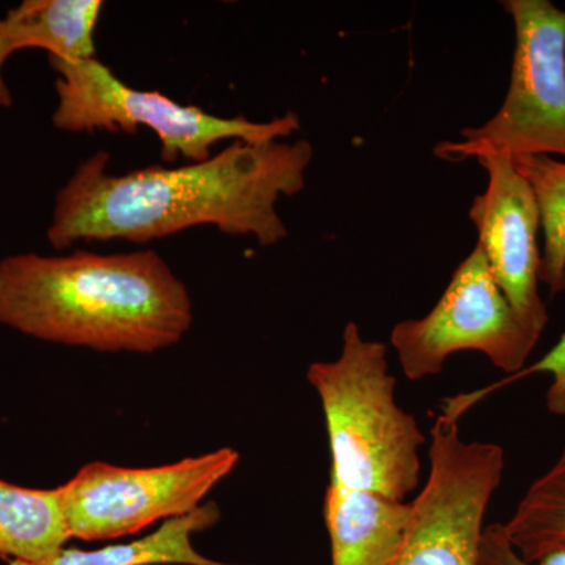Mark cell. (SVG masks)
<instances>
[{"label": "cell", "mask_w": 565, "mask_h": 565, "mask_svg": "<svg viewBox=\"0 0 565 565\" xmlns=\"http://www.w3.org/2000/svg\"><path fill=\"white\" fill-rule=\"evenodd\" d=\"M50 65L57 73V106L52 114L55 128L71 134H136L147 128L161 141L166 163L206 161L221 141L266 143L300 129L294 111L266 122L223 118L202 107L177 103L161 92L129 87L96 57L76 63L50 58Z\"/></svg>", "instance_id": "obj_4"}, {"label": "cell", "mask_w": 565, "mask_h": 565, "mask_svg": "<svg viewBox=\"0 0 565 565\" xmlns=\"http://www.w3.org/2000/svg\"><path fill=\"white\" fill-rule=\"evenodd\" d=\"M515 25L511 87L503 106L455 143H438L440 159L487 154L565 158V11L548 0L501 3Z\"/></svg>", "instance_id": "obj_5"}, {"label": "cell", "mask_w": 565, "mask_h": 565, "mask_svg": "<svg viewBox=\"0 0 565 565\" xmlns=\"http://www.w3.org/2000/svg\"><path fill=\"white\" fill-rule=\"evenodd\" d=\"M512 161L533 188L541 211L545 247L539 281L556 296L565 291V161L552 156H519Z\"/></svg>", "instance_id": "obj_15"}, {"label": "cell", "mask_w": 565, "mask_h": 565, "mask_svg": "<svg viewBox=\"0 0 565 565\" xmlns=\"http://www.w3.org/2000/svg\"><path fill=\"white\" fill-rule=\"evenodd\" d=\"M239 463V452L221 448L180 462L126 468L106 462L84 465L57 487L71 537L110 541L140 533L163 519L200 508L203 498Z\"/></svg>", "instance_id": "obj_7"}, {"label": "cell", "mask_w": 565, "mask_h": 565, "mask_svg": "<svg viewBox=\"0 0 565 565\" xmlns=\"http://www.w3.org/2000/svg\"><path fill=\"white\" fill-rule=\"evenodd\" d=\"M534 374H548L552 377V384H550L545 394L546 408H548L550 414L565 416V333L552 351L546 352L539 362L525 366V370L520 371V373L508 375L497 385L487 386V388L479 390V392L451 397L452 408L457 414L463 415L471 405L478 403L487 394Z\"/></svg>", "instance_id": "obj_16"}, {"label": "cell", "mask_w": 565, "mask_h": 565, "mask_svg": "<svg viewBox=\"0 0 565 565\" xmlns=\"http://www.w3.org/2000/svg\"><path fill=\"white\" fill-rule=\"evenodd\" d=\"M503 526L509 542L526 563L565 553V445L553 467L535 479Z\"/></svg>", "instance_id": "obj_14"}, {"label": "cell", "mask_w": 565, "mask_h": 565, "mask_svg": "<svg viewBox=\"0 0 565 565\" xmlns=\"http://www.w3.org/2000/svg\"><path fill=\"white\" fill-rule=\"evenodd\" d=\"M429 462L393 565H478L487 508L503 481L504 449L465 441L459 419L441 414L430 429Z\"/></svg>", "instance_id": "obj_6"}, {"label": "cell", "mask_w": 565, "mask_h": 565, "mask_svg": "<svg viewBox=\"0 0 565 565\" xmlns=\"http://www.w3.org/2000/svg\"><path fill=\"white\" fill-rule=\"evenodd\" d=\"M478 161L489 173L486 192L476 196L470 207L478 244L505 299L541 340L548 313L537 289L541 269L537 200L511 156L498 152L482 156Z\"/></svg>", "instance_id": "obj_9"}, {"label": "cell", "mask_w": 565, "mask_h": 565, "mask_svg": "<svg viewBox=\"0 0 565 565\" xmlns=\"http://www.w3.org/2000/svg\"><path fill=\"white\" fill-rule=\"evenodd\" d=\"M221 519L217 504L200 505L191 514L167 520L156 533L128 544L99 550L58 548L31 565H236L211 559L196 552L192 535Z\"/></svg>", "instance_id": "obj_12"}, {"label": "cell", "mask_w": 565, "mask_h": 565, "mask_svg": "<svg viewBox=\"0 0 565 565\" xmlns=\"http://www.w3.org/2000/svg\"><path fill=\"white\" fill-rule=\"evenodd\" d=\"M411 504L329 482L323 520L332 565H393L411 520Z\"/></svg>", "instance_id": "obj_10"}, {"label": "cell", "mask_w": 565, "mask_h": 565, "mask_svg": "<svg viewBox=\"0 0 565 565\" xmlns=\"http://www.w3.org/2000/svg\"><path fill=\"white\" fill-rule=\"evenodd\" d=\"M103 7L102 0H24L7 11L3 31L13 52L43 50L62 62L92 61Z\"/></svg>", "instance_id": "obj_11"}, {"label": "cell", "mask_w": 565, "mask_h": 565, "mask_svg": "<svg viewBox=\"0 0 565 565\" xmlns=\"http://www.w3.org/2000/svg\"><path fill=\"white\" fill-rule=\"evenodd\" d=\"M191 294L154 250L0 262V323L47 343L154 353L191 330Z\"/></svg>", "instance_id": "obj_2"}, {"label": "cell", "mask_w": 565, "mask_h": 565, "mask_svg": "<svg viewBox=\"0 0 565 565\" xmlns=\"http://www.w3.org/2000/svg\"><path fill=\"white\" fill-rule=\"evenodd\" d=\"M478 565H565V553H553L535 563H526L509 542L503 523H493L482 533Z\"/></svg>", "instance_id": "obj_17"}, {"label": "cell", "mask_w": 565, "mask_h": 565, "mask_svg": "<svg viewBox=\"0 0 565 565\" xmlns=\"http://www.w3.org/2000/svg\"><path fill=\"white\" fill-rule=\"evenodd\" d=\"M14 54L11 50L9 40H7L6 31H3L2 18H0V109H9L13 104V95L6 77H3V66L9 61L10 55Z\"/></svg>", "instance_id": "obj_18"}, {"label": "cell", "mask_w": 565, "mask_h": 565, "mask_svg": "<svg viewBox=\"0 0 565 565\" xmlns=\"http://www.w3.org/2000/svg\"><path fill=\"white\" fill-rule=\"evenodd\" d=\"M70 539L57 489H28L0 479V557L31 565Z\"/></svg>", "instance_id": "obj_13"}, {"label": "cell", "mask_w": 565, "mask_h": 565, "mask_svg": "<svg viewBox=\"0 0 565 565\" xmlns=\"http://www.w3.org/2000/svg\"><path fill=\"white\" fill-rule=\"evenodd\" d=\"M307 379L326 416L330 482L397 501L415 492L426 437L415 416L396 403L386 345L364 340L359 326L348 322L340 356L310 364Z\"/></svg>", "instance_id": "obj_3"}, {"label": "cell", "mask_w": 565, "mask_h": 565, "mask_svg": "<svg viewBox=\"0 0 565 565\" xmlns=\"http://www.w3.org/2000/svg\"><path fill=\"white\" fill-rule=\"evenodd\" d=\"M313 152L308 140H236L206 161L114 174L109 152L98 151L55 196L47 241L57 250L77 243L147 244L215 226L270 247L288 236L278 200L303 191Z\"/></svg>", "instance_id": "obj_1"}, {"label": "cell", "mask_w": 565, "mask_h": 565, "mask_svg": "<svg viewBox=\"0 0 565 565\" xmlns=\"http://www.w3.org/2000/svg\"><path fill=\"white\" fill-rule=\"evenodd\" d=\"M539 338L515 313L494 280L486 253L475 250L457 267L429 315L394 326L392 345L408 381L440 374L452 353H484L509 375L525 370Z\"/></svg>", "instance_id": "obj_8"}]
</instances>
